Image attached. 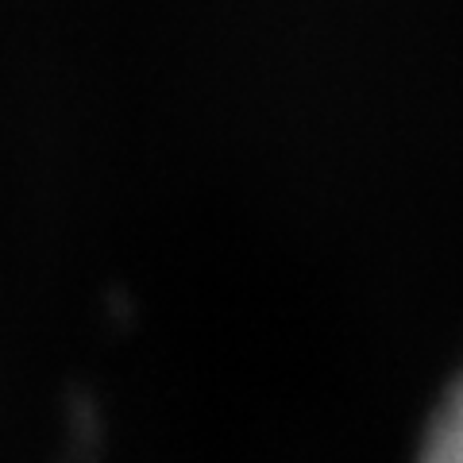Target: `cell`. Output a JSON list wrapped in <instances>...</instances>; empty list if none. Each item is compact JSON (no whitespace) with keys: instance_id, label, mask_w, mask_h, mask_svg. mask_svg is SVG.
Wrapping results in <instances>:
<instances>
[{"instance_id":"1","label":"cell","mask_w":463,"mask_h":463,"mask_svg":"<svg viewBox=\"0 0 463 463\" xmlns=\"http://www.w3.org/2000/svg\"><path fill=\"white\" fill-rule=\"evenodd\" d=\"M413 463H463V379L437 402Z\"/></svg>"}]
</instances>
